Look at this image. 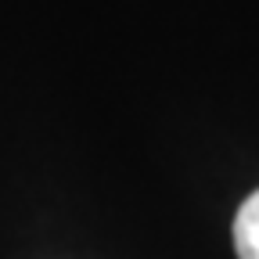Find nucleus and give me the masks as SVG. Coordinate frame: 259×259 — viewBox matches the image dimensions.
Here are the masks:
<instances>
[{"mask_svg": "<svg viewBox=\"0 0 259 259\" xmlns=\"http://www.w3.org/2000/svg\"><path fill=\"white\" fill-rule=\"evenodd\" d=\"M234 252L238 259H259V191H252L234 216Z\"/></svg>", "mask_w": 259, "mask_h": 259, "instance_id": "f257e3e1", "label": "nucleus"}]
</instances>
